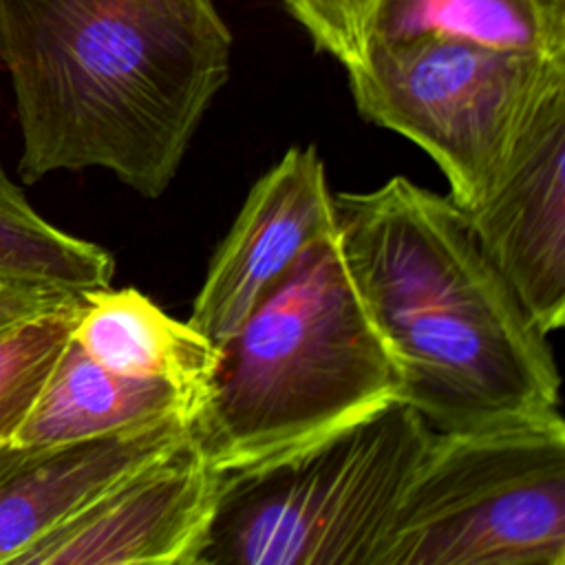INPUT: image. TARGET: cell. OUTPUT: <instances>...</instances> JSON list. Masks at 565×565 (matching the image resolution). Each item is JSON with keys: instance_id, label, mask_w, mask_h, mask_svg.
Listing matches in <instances>:
<instances>
[{"instance_id": "6da1fadb", "label": "cell", "mask_w": 565, "mask_h": 565, "mask_svg": "<svg viewBox=\"0 0 565 565\" xmlns=\"http://www.w3.org/2000/svg\"><path fill=\"white\" fill-rule=\"evenodd\" d=\"M230 57L212 0H0L20 179L102 168L161 196Z\"/></svg>"}, {"instance_id": "7a4b0ae2", "label": "cell", "mask_w": 565, "mask_h": 565, "mask_svg": "<svg viewBox=\"0 0 565 565\" xmlns=\"http://www.w3.org/2000/svg\"><path fill=\"white\" fill-rule=\"evenodd\" d=\"M351 278L402 369V399L433 430L558 411L547 335L450 196L393 177L333 194Z\"/></svg>"}, {"instance_id": "3957f363", "label": "cell", "mask_w": 565, "mask_h": 565, "mask_svg": "<svg viewBox=\"0 0 565 565\" xmlns=\"http://www.w3.org/2000/svg\"><path fill=\"white\" fill-rule=\"evenodd\" d=\"M402 369L333 236L313 245L218 344L190 430L218 470H234L402 399Z\"/></svg>"}, {"instance_id": "277c9868", "label": "cell", "mask_w": 565, "mask_h": 565, "mask_svg": "<svg viewBox=\"0 0 565 565\" xmlns=\"http://www.w3.org/2000/svg\"><path fill=\"white\" fill-rule=\"evenodd\" d=\"M430 433L393 399L285 455L223 470L199 565H375Z\"/></svg>"}, {"instance_id": "5b68a950", "label": "cell", "mask_w": 565, "mask_h": 565, "mask_svg": "<svg viewBox=\"0 0 565 565\" xmlns=\"http://www.w3.org/2000/svg\"><path fill=\"white\" fill-rule=\"evenodd\" d=\"M375 565H565L561 411L433 430Z\"/></svg>"}, {"instance_id": "8992f818", "label": "cell", "mask_w": 565, "mask_h": 565, "mask_svg": "<svg viewBox=\"0 0 565 565\" xmlns=\"http://www.w3.org/2000/svg\"><path fill=\"white\" fill-rule=\"evenodd\" d=\"M347 68L358 113L419 146L459 207L481 201L539 113L565 93V57L422 35Z\"/></svg>"}, {"instance_id": "52a82bcc", "label": "cell", "mask_w": 565, "mask_h": 565, "mask_svg": "<svg viewBox=\"0 0 565 565\" xmlns=\"http://www.w3.org/2000/svg\"><path fill=\"white\" fill-rule=\"evenodd\" d=\"M221 483L223 470L190 430L38 541L18 565H199Z\"/></svg>"}, {"instance_id": "ba28073f", "label": "cell", "mask_w": 565, "mask_h": 565, "mask_svg": "<svg viewBox=\"0 0 565 565\" xmlns=\"http://www.w3.org/2000/svg\"><path fill=\"white\" fill-rule=\"evenodd\" d=\"M333 236L338 218L324 163L316 146H294L247 192L188 322L218 347L313 245Z\"/></svg>"}, {"instance_id": "9c48e42d", "label": "cell", "mask_w": 565, "mask_h": 565, "mask_svg": "<svg viewBox=\"0 0 565 565\" xmlns=\"http://www.w3.org/2000/svg\"><path fill=\"white\" fill-rule=\"evenodd\" d=\"M472 232L532 322L565 320V93L532 121L492 190L466 207Z\"/></svg>"}, {"instance_id": "30bf717a", "label": "cell", "mask_w": 565, "mask_h": 565, "mask_svg": "<svg viewBox=\"0 0 565 565\" xmlns=\"http://www.w3.org/2000/svg\"><path fill=\"white\" fill-rule=\"evenodd\" d=\"M313 44L349 66L422 35L565 57V0H285Z\"/></svg>"}, {"instance_id": "8fae6325", "label": "cell", "mask_w": 565, "mask_h": 565, "mask_svg": "<svg viewBox=\"0 0 565 565\" xmlns=\"http://www.w3.org/2000/svg\"><path fill=\"white\" fill-rule=\"evenodd\" d=\"M168 417L110 435L31 448L0 481V565H18L44 536L68 523L119 479L190 435Z\"/></svg>"}, {"instance_id": "7c38bea8", "label": "cell", "mask_w": 565, "mask_h": 565, "mask_svg": "<svg viewBox=\"0 0 565 565\" xmlns=\"http://www.w3.org/2000/svg\"><path fill=\"white\" fill-rule=\"evenodd\" d=\"M71 340L113 373L177 388L196 413L218 358V347L188 320L168 316L130 287L88 291Z\"/></svg>"}, {"instance_id": "4fadbf2b", "label": "cell", "mask_w": 565, "mask_h": 565, "mask_svg": "<svg viewBox=\"0 0 565 565\" xmlns=\"http://www.w3.org/2000/svg\"><path fill=\"white\" fill-rule=\"evenodd\" d=\"M194 415V406L177 388L113 373L68 340L13 444L46 448L168 417L192 422Z\"/></svg>"}, {"instance_id": "5bb4252c", "label": "cell", "mask_w": 565, "mask_h": 565, "mask_svg": "<svg viewBox=\"0 0 565 565\" xmlns=\"http://www.w3.org/2000/svg\"><path fill=\"white\" fill-rule=\"evenodd\" d=\"M0 276L68 296L110 287L113 256L49 223L0 166Z\"/></svg>"}, {"instance_id": "9a60e30c", "label": "cell", "mask_w": 565, "mask_h": 565, "mask_svg": "<svg viewBox=\"0 0 565 565\" xmlns=\"http://www.w3.org/2000/svg\"><path fill=\"white\" fill-rule=\"evenodd\" d=\"M84 296L33 313L0 333V446L13 444L51 377Z\"/></svg>"}, {"instance_id": "2e32d148", "label": "cell", "mask_w": 565, "mask_h": 565, "mask_svg": "<svg viewBox=\"0 0 565 565\" xmlns=\"http://www.w3.org/2000/svg\"><path fill=\"white\" fill-rule=\"evenodd\" d=\"M77 298L82 296H68V294H60V291L33 287V285H15L9 289H2L0 291V333L33 313L46 311L51 307H57L62 302L77 300Z\"/></svg>"}, {"instance_id": "e0dca14e", "label": "cell", "mask_w": 565, "mask_h": 565, "mask_svg": "<svg viewBox=\"0 0 565 565\" xmlns=\"http://www.w3.org/2000/svg\"><path fill=\"white\" fill-rule=\"evenodd\" d=\"M31 452V448H22V446H15V444H4L0 446V481L13 470L18 468L24 457Z\"/></svg>"}, {"instance_id": "ac0fdd59", "label": "cell", "mask_w": 565, "mask_h": 565, "mask_svg": "<svg viewBox=\"0 0 565 565\" xmlns=\"http://www.w3.org/2000/svg\"><path fill=\"white\" fill-rule=\"evenodd\" d=\"M15 285H22V282H13V280H7V278L0 276V291H2V289H9V287H15Z\"/></svg>"}]
</instances>
